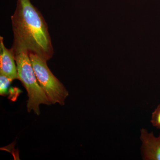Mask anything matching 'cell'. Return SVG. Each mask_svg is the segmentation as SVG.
I'll list each match as a JSON object with an SVG mask.
<instances>
[{
	"label": "cell",
	"mask_w": 160,
	"mask_h": 160,
	"mask_svg": "<svg viewBox=\"0 0 160 160\" xmlns=\"http://www.w3.org/2000/svg\"><path fill=\"white\" fill-rule=\"evenodd\" d=\"M0 73L13 81L18 79L17 68L12 48L8 49L3 43V38L0 37Z\"/></svg>",
	"instance_id": "cell-5"
},
{
	"label": "cell",
	"mask_w": 160,
	"mask_h": 160,
	"mask_svg": "<svg viewBox=\"0 0 160 160\" xmlns=\"http://www.w3.org/2000/svg\"><path fill=\"white\" fill-rule=\"evenodd\" d=\"M29 54L38 82L50 102L64 106L69 96L68 90L50 71L47 61L33 53Z\"/></svg>",
	"instance_id": "cell-3"
},
{
	"label": "cell",
	"mask_w": 160,
	"mask_h": 160,
	"mask_svg": "<svg viewBox=\"0 0 160 160\" xmlns=\"http://www.w3.org/2000/svg\"><path fill=\"white\" fill-rule=\"evenodd\" d=\"M151 122L154 127L160 129V105L158 106L152 112Z\"/></svg>",
	"instance_id": "cell-7"
},
{
	"label": "cell",
	"mask_w": 160,
	"mask_h": 160,
	"mask_svg": "<svg viewBox=\"0 0 160 160\" xmlns=\"http://www.w3.org/2000/svg\"><path fill=\"white\" fill-rule=\"evenodd\" d=\"M141 140L143 158L146 160H160V133L158 137L153 132H148L147 130H141Z\"/></svg>",
	"instance_id": "cell-4"
},
{
	"label": "cell",
	"mask_w": 160,
	"mask_h": 160,
	"mask_svg": "<svg viewBox=\"0 0 160 160\" xmlns=\"http://www.w3.org/2000/svg\"><path fill=\"white\" fill-rule=\"evenodd\" d=\"M0 81H1L0 93H1V95H4L6 94L8 87L12 81L9 79V78L6 77L5 76L1 74Z\"/></svg>",
	"instance_id": "cell-6"
},
{
	"label": "cell",
	"mask_w": 160,
	"mask_h": 160,
	"mask_svg": "<svg viewBox=\"0 0 160 160\" xmlns=\"http://www.w3.org/2000/svg\"><path fill=\"white\" fill-rule=\"evenodd\" d=\"M15 59L18 79L22 83L28 94L27 111L29 112L33 111L35 114L39 115L41 104L50 106L52 104L38 82L29 53L26 52H21L15 56Z\"/></svg>",
	"instance_id": "cell-2"
},
{
	"label": "cell",
	"mask_w": 160,
	"mask_h": 160,
	"mask_svg": "<svg viewBox=\"0 0 160 160\" xmlns=\"http://www.w3.org/2000/svg\"><path fill=\"white\" fill-rule=\"evenodd\" d=\"M11 20L14 56L26 52L47 61L52 58L54 51L48 25L30 0H18Z\"/></svg>",
	"instance_id": "cell-1"
}]
</instances>
